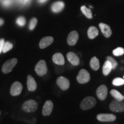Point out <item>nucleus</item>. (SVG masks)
I'll list each match as a JSON object with an SVG mask.
<instances>
[{
  "label": "nucleus",
  "instance_id": "nucleus-1",
  "mask_svg": "<svg viewBox=\"0 0 124 124\" xmlns=\"http://www.w3.org/2000/svg\"><path fill=\"white\" fill-rule=\"evenodd\" d=\"M96 103H97V101L95 98L89 96V97L85 98L82 100L80 103V107L83 110H89L94 108L95 106Z\"/></svg>",
  "mask_w": 124,
  "mask_h": 124
},
{
  "label": "nucleus",
  "instance_id": "nucleus-2",
  "mask_svg": "<svg viewBox=\"0 0 124 124\" xmlns=\"http://www.w3.org/2000/svg\"><path fill=\"white\" fill-rule=\"evenodd\" d=\"M38 108V103L36 101L29 100L23 103L22 110L26 113H33L37 110Z\"/></svg>",
  "mask_w": 124,
  "mask_h": 124
},
{
  "label": "nucleus",
  "instance_id": "nucleus-3",
  "mask_svg": "<svg viewBox=\"0 0 124 124\" xmlns=\"http://www.w3.org/2000/svg\"><path fill=\"white\" fill-rule=\"evenodd\" d=\"M18 60L16 58L10 59L8 60L3 64L2 67V71L4 74H8L10 72L17 63Z\"/></svg>",
  "mask_w": 124,
  "mask_h": 124
},
{
  "label": "nucleus",
  "instance_id": "nucleus-4",
  "mask_svg": "<svg viewBox=\"0 0 124 124\" xmlns=\"http://www.w3.org/2000/svg\"><path fill=\"white\" fill-rule=\"evenodd\" d=\"M77 81L80 84H85L87 83L90 80V75L86 70L82 69L79 72L77 77Z\"/></svg>",
  "mask_w": 124,
  "mask_h": 124
},
{
  "label": "nucleus",
  "instance_id": "nucleus-5",
  "mask_svg": "<svg viewBox=\"0 0 124 124\" xmlns=\"http://www.w3.org/2000/svg\"><path fill=\"white\" fill-rule=\"evenodd\" d=\"M48 69L46 62L44 60H41L36 65L35 72L40 77L46 75Z\"/></svg>",
  "mask_w": 124,
  "mask_h": 124
},
{
  "label": "nucleus",
  "instance_id": "nucleus-6",
  "mask_svg": "<svg viewBox=\"0 0 124 124\" xmlns=\"http://www.w3.org/2000/svg\"><path fill=\"white\" fill-rule=\"evenodd\" d=\"M110 109L113 112L121 113L124 111V102L116 100H113L110 104Z\"/></svg>",
  "mask_w": 124,
  "mask_h": 124
},
{
  "label": "nucleus",
  "instance_id": "nucleus-7",
  "mask_svg": "<svg viewBox=\"0 0 124 124\" xmlns=\"http://www.w3.org/2000/svg\"><path fill=\"white\" fill-rule=\"evenodd\" d=\"M56 83L60 89L62 90H67L69 89L70 86L69 80L64 77H59L56 80Z\"/></svg>",
  "mask_w": 124,
  "mask_h": 124
},
{
  "label": "nucleus",
  "instance_id": "nucleus-8",
  "mask_svg": "<svg viewBox=\"0 0 124 124\" xmlns=\"http://www.w3.org/2000/svg\"><path fill=\"white\" fill-rule=\"evenodd\" d=\"M108 87L106 85H102L98 87L97 91H96V94H97V97L100 100L103 101L106 98L107 95H108Z\"/></svg>",
  "mask_w": 124,
  "mask_h": 124
},
{
  "label": "nucleus",
  "instance_id": "nucleus-9",
  "mask_svg": "<svg viewBox=\"0 0 124 124\" xmlns=\"http://www.w3.org/2000/svg\"><path fill=\"white\" fill-rule=\"evenodd\" d=\"M23 85L19 82H15L12 84L10 93L12 96L19 95L22 92Z\"/></svg>",
  "mask_w": 124,
  "mask_h": 124
},
{
  "label": "nucleus",
  "instance_id": "nucleus-10",
  "mask_svg": "<svg viewBox=\"0 0 124 124\" xmlns=\"http://www.w3.org/2000/svg\"><path fill=\"white\" fill-rule=\"evenodd\" d=\"M97 120L101 122H113L116 120V116L113 114H99L97 116Z\"/></svg>",
  "mask_w": 124,
  "mask_h": 124
},
{
  "label": "nucleus",
  "instance_id": "nucleus-11",
  "mask_svg": "<svg viewBox=\"0 0 124 124\" xmlns=\"http://www.w3.org/2000/svg\"><path fill=\"white\" fill-rule=\"evenodd\" d=\"M54 108L53 102L51 101H46L45 102L42 110V114L44 116H48L52 113Z\"/></svg>",
  "mask_w": 124,
  "mask_h": 124
},
{
  "label": "nucleus",
  "instance_id": "nucleus-12",
  "mask_svg": "<svg viewBox=\"0 0 124 124\" xmlns=\"http://www.w3.org/2000/svg\"><path fill=\"white\" fill-rule=\"evenodd\" d=\"M79 39V34L77 31H73L69 33L67 38V43L69 46H74Z\"/></svg>",
  "mask_w": 124,
  "mask_h": 124
},
{
  "label": "nucleus",
  "instance_id": "nucleus-13",
  "mask_svg": "<svg viewBox=\"0 0 124 124\" xmlns=\"http://www.w3.org/2000/svg\"><path fill=\"white\" fill-rule=\"evenodd\" d=\"M67 58L71 64L77 66L80 64V60L77 54L73 52H69L67 54Z\"/></svg>",
  "mask_w": 124,
  "mask_h": 124
},
{
  "label": "nucleus",
  "instance_id": "nucleus-14",
  "mask_svg": "<svg viewBox=\"0 0 124 124\" xmlns=\"http://www.w3.org/2000/svg\"><path fill=\"white\" fill-rule=\"evenodd\" d=\"M99 27L100 28L101 30L103 36L106 38H108L111 36L112 34V31H111V28L108 24H105V23H100L99 24Z\"/></svg>",
  "mask_w": 124,
  "mask_h": 124
},
{
  "label": "nucleus",
  "instance_id": "nucleus-15",
  "mask_svg": "<svg viewBox=\"0 0 124 124\" xmlns=\"http://www.w3.org/2000/svg\"><path fill=\"white\" fill-rule=\"evenodd\" d=\"M54 38L51 36H46L40 40L39 46L41 49H44L48 47L49 46L52 44L54 42Z\"/></svg>",
  "mask_w": 124,
  "mask_h": 124
},
{
  "label": "nucleus",
  "instance_id": "nucleus-16",
  "mask_svg": "<svg viewBox=\"0 0 124 124\" xmlns=\"http://www.w3.org/2000/svg\"><path fill=\"white\" fill-rule=\"evenodd\" d=\"M52 61L55 64L59 66H63L65 63V60L63 55L61 53H56L52 56Z\"/></svg>",
  "mask_w": 124,
  "mask_h": 124
},
{
  "label": "nucleus",
  "instance_id": "nucleus-17",
  "mask_svg": "<svg viewBox=\"0 0 124 124\" xmlns=\"http://www.w3.org/2000/svg\"><path fill=\"white\" fill-rule=\"evenodd\" d=\"M27 87L30 91H35L37 89L36 82L31 75H29L27 77Z\"/></svg>",
  "mask_w": 124,
  "mask_h": 124
},
{
  "label": "nucleus",
  "instance_id": "nucleus-18",
  "mask_svg": "<svg viewBox=\"0 0 124 124\" xmlns=\"http://www.w3.org/2000/svg\"><path fill=\"white\" fill-rule=\"evenodd\" d=\"M64 3L63 1H57L52 4L51 9L54 13H59L64 9Z\"/></svg>",
  "mask_w": 124,
  "mask_h": 124
},
{
  "label": "nucleus",
  "instance_id": "nucleus-19",
  "mask_svg": "<svg viewBox=\"0 0 124 124\" xmlns=\"http://www.w3.org/2000/svg\"><path fill=\"white\" fill-rule=\"evenodd\" d=\"M99 34V31L95 27L92 26L90 27L87 31V36L90 39H94L98 36Z\"/></svg>",
  "mask_w": 124,
  "mask_h": 124
},
{
  "label": "nucleus",
  "instance_id": "nucleus-20",
  "mask_svg": "<svg viewBox=\"0 0 124 124\" xmlns=\"http://www.w3.org/2000/svg\"><path fill=\"white\" fill-rule=\"evenodd\" d=\"M112 66H111V63L108 60H107L105 63L103 65V67H102V72L105 76L108 75V74L111 72L112 70Z\"/></svg>",
  "mask_w": 124,
  "mask_h": 124
},
{
  "label": "nucleus",
  "instance_id": "nucleus-21",
  "mask_svg": "<svg viewBox=\"0 0 124 124\" xmlns=\"http://www.w3.org/2000/svg\"><path fill=\"white\" fill-rule=\"evenodd\" d=\"M90 66L94 71L98 70L100 67V61H99L98 59L96 56H94L93 58H91L90 62Z\"/></svg>",
  "mask_w": 124,
  "mask_h": 124
},
{
  "label": "nucleus",
  "instance_id": "nucleus-22",
  "mask_svg": "<svg viewBox=\"0 0 124 124\" xmlns=\"http://www.w3.org/2000/svg\"><path fill=\"white\" fill-rule=\"evenodd\" d=\"M110 94L114 98V100L120 101H123L124 100V96L116 90H111L110 91Z\"/></svg>",
  "mask_w": 124,
  "mask_h": 124
},
{
  "label": "nucleus",
  "instance_id": "nucleus-23",
  "mask_svg": "<svg viewBox=\"0 0 124 124\" xmlns=\"http://www.w3.org/2000/svg\"><path fill=\"white\" fill-rule=\"evenodd\" d=\"M80 10H81L82 13H83V15H84L87 18H89V19L92 18L93 17L92 12H91L90 9L87 8L86 6L85 5L82 6L81 8H80Z\"/></svg>",
  "mask_w": 124,
  "mask_h": 124
},
{
  "label": "nucleus",
  "instance_id": "nucleus-24",
  "mask_svg": "<svg viewBox=\"0 0 124 124\" xmlns=\"http://www.w3.org/2000/svg\"><path fill=\"white\" fill-rule=\"evenodd\" d=\"M112 83L114 86H122L124 85V79L121 78H116L113 79Z\"/></svg>",
  "mask_w": 124,
  "mask_h": 124
},
{
  "label": "nucleus",
  "instance_id": "nucleus-25",
  "mask_svg": "<svg viewBox=\"0 0 124 124\" xmlns=\"http://www.w3.org/2000/svg\"><path fill=\"white\" fill-rule=\"evenodd\" d=\"M13 46L11 43H10L9 41H7V42L5 43L4 47L2 49V52L4 53H7V52H8L9 51L11 50L13 48Z\"/></svg>",
  "mask_w": 124,
  "mask_h": 124
},
{
  "label": "nucleus",
  "instance_id": "nucleus-26",
  "mask_svg": "<svg viewBox=\"0 0 124 124\" xmlns=\"http://www.w3.org/2000/svg\"><path fill=\"white\" fill-rule=\"evenodd\" d=\"M113 54L116 56H120L124 54V48L122 47H117L113 51Z\"/></svg>",
  "mask_w": 124,
  "mask_h": 124
},
{
  "label": "nucleus",
  "instance_id": "nucleus-27",
  "mask_svg": "<svg viewBox=\"0 0 124 124\" xmlns=\"http://www.w3.org/2000/svg\"><path fill=\"white\" fill-rule=\"evenodd\" d=\"M37 23H38V20L36 18H33L31 20L30 23L29 25V28L30 30H33L35 29Z\"/></svg>",
  "mask_w": 124,
  "mask_h": 124
},
{
  "label": "nucleus",
  "instance_id": "nucleus-28",
  "mask_svg": "<svg viewBox=\"0 0 124 124\" xmlns=\"http://www.w3.org/2000/svg\"><path fill=\"white\" fill-rule=\"evenodd\" d=\"M107 60H108L111 63V66H112L113 70H115L118 66V63L114 58L111 56H108L107 57Z\"/></svg>",
  "mask_w": 124,
  "mask_h": 124
},
{
  "label": "nucleus",
  "instance_id": "nucleus-29",
  "mask_svg": "<svg viewBox=\"0 0 124 124\" xmlns=\"http://www.w3.org/2000/svg\"><path fill=\"white\" fill-rule=\"evenodd\" d=\"M16 23L18 25L20 26V27H23V26H24L25 24L26 20L24 17L20 16L19 17L17 18V19L16 20Z\"/></svg>",
  "mask_w": 124,
  "mask_h": 124
},
{
  "label": "nucleus",
  "instance_id": "nucleus-30",
  "mask_svg": "<svg viewBox=\"0 0 124 124\" xmlns=\"http://www.w3.org/2000/svg\"><path fill=\"white\" fill-rule=\"evenodd\" d=\"M5 40L4 39H1L0 40V54L2 52V49L3 47H4V44H5Z\"/></svg>",
  "mask_w": 124,
  "mask_h": 124
},
{
  "label": "nucleus",
  "instance_id": "nucleus-31",
  "mask_svg": "<svg viewBox=\"0 0 124 124\" xmlns=\"http://www.w3.org/2000/svg\"><path fill=\"white\" fill-rule=\"evenodd\" d=\"M11 4V1L10 0H4L3 1V5L5 7H8Z\"/></svg>",
  "mask_w": 124,
  "mask_h": 124
},
{
  "label": "nucleus",
  "instance_id": "nucleus-32",
  "mask_svg": "<svg viewBox=\"0 0 124 124\" xmlns=\"http://www.w3.org/2000/svg\"><path fill=\"white\" fill-rule=\"evenodd\" d=\"M29 1V0H20V2L23 3V4H26Z\"/></svg>",
  "mask_w": 124,
  "mask_h": 124
},
{
  "label": "nucleus",
  "instance_id": "nucleus-33",
  "mask_svg": "<svg viewBox=\"0 0 124 124\" xmlns=\"http://www.w3.org/2000/svg\"><path fill=\"white\" fill-rule=\"evenodd\" d=\"M4 24V20H2V18H0V26Z\"/></svg>",
  "mask_w": 124,
  "mask_h": 124
},
{
  "label": "nucleus",
  "instance_id": "nucleus-34",
  "mask_svg": "<svg viewBox=\"0 0 124 124\" xmlns=\"http://www.w3.org/2000/svg\"><path fill=\"white\" fill-rule=\"evenodd\" d=\"M47 1L48 0H38V2L39 3H44Z\"/></svg>",
  "mask_w": 124,
  "mask_h": 124
},
{
  "label": "nucleus",
  "instance_id": "nucleus-35",
  "mask_svg": "<svg viewBox=\"0 0 124 124\" xmlns=\"http://www.w3.org/2000/svg\"><path fill=\"white\" fill-rule=\"evenodd\" d=\"M0 115H1V111H0Z\"/></svg>",
  "mask_w": 124,
  "mask_h": 124
},
{
  "label": "nucleus",
  "instance_id": "nucleus-36",
  "mask_svg": "<svg viewBox=\"0 0 124 124\" xmlns=\"http://www.w3.org/2000/svg\"></svg>",
  "mask_w": 124,
  "mask_h": 124
}]
</instances>
